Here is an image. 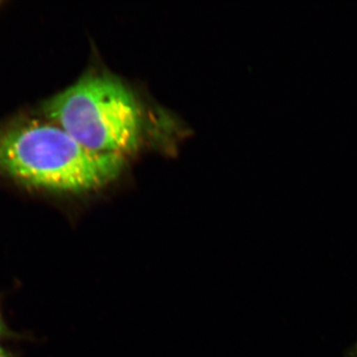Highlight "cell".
<instances>
[{
    "label": "cell",
    "mask_w": 357,
    "mask_h": 357,
    "mask_svg": "<svg viewBox=\"0 0 357 357\" xmlns=\"http://www.w3.org/2000/svg\"><path fill=\"white\" fill-rule=\"evenodd\" d=\"M126 157L98 154L53 122L20 121L0 128V171L44 191L98 192L123 172Z\"/></svg>",
    "instance_id": "1"
},
{
    "label": "cell",
    "mask_w": 357,
    "mask_h": 357,
    "mask_svg": "<svg viewBox=\"0 0 357 357\" xmlns=\"http://www.w3.org/2000/svg\"><path fill=\"white\" fill-rule=\"evenodd\" d=\"M49 121L98 154L128 157L142 142L143 114L135 93L119 77L86 73L43 105Z\"/></svg>",
    "instance_id": "2"
},
{
    "label": "cell",
    "mask_w": 357,
    "mask_h": 357,
    "mask_svg": "<svg viewBox=\"0 0 357 357\" xmlns=\"http://www.w3.org/2000/svg\"><path fill=\"white\" fill-rule=\"evenodd\" d=\"M8 337H15V333L9 330L3 314H2L1 307H0V340Z\"/></svg>",
    "instance_id": "3"
},
{
    "label": "cell",
    "mask_w": 357,
    "mask_h": 357,
    "mask_svg": "<svg viewBox=\"0 0 357 357\" xmlns=\"http://www.w3.org/2000/svg\"><path fill=\"white\" fill-rule=\"evenodd\" d=\"M0 357H13L8 349L1 342H0Z\"/></svg>",
    "instance_id": "4"
}]
</instances>
